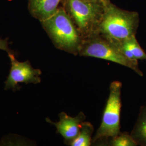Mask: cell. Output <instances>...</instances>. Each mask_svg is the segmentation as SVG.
Here are the masks:
<instances>
[{"mask_svg": "<svg viewBox=\"0 0 146 146\" xmlns=\"http://www.w3.org/2000/svg\"><path fill=\"white\" fill-rule=\"evenodd\" d=\"M139 23L137 12L122 9L110 1L104 5L103 15L94 34L118 46L135 36Z\"/></svg>", "mask_w": 146, "mask_h": 146, "instance_id": "1", "label": "cell"}, {"mask_svg": "<svg viewBox=\"0 0 146 146\" xmlns=\"http://www.w3.org/2000/svg\"><path fill=\"white\" fill-rule=\"evenodd\" d=\"M40 23L57 49L78 55L83 37L62 6H60L53 15Z\"/></svg>", "mask_w": 146, "mask_h": 146, "instance_id": "2", "label": "cell"}, {"mask_svg": "<svg viewBox=\"0 0 146 146\" xmlns=\"http://www.w3.org/2000/svg\"><path fill=\"white\" fill-rule=\"evenodd\" d=\"M61 3L83 38L94 34L102 18L105 4L91 0H62Z\"/></svg>", "mask_w": 146, "mask_h": 146, "instance_id": "3", "label": "cell"}, {"mask_svg": "<svg viewBox=\"0 0 146 146\" xmlns=\"http://www.w3.org/2000/svg\"><path fill=\"white\" fill-rule=\"evenodd\" d=\"M78 55L116 63L130 68L139 76H143V73L139 68L138 61L127 58L116 44L98 34L83 38Z\"/></svg>", "mask_w": 146, "mask_h": 146, "instance_id": "4", "label": "cell"}, {"mask_svg": "<svg viewBox=\"0 0 146 146\" xmlns=\"http://www.w3.org/2000/svg\"><path fill=\"white\" fill-rule=\"evenodd\" d=\"M120 81H113L110 87V95L104 109L101 123L94 136V142L100 140L113 139L120 132L121 89Z\"/></svg>", "mask_w": 146, "mask_h": 146, "instance_id": "5", "label": "cell"}, {"mask_svg": "<svg viewBox=\"0 0 146 146\" xmlns=\"http://www.w3.org/2000/svg\"><path fill=\"white\" fill-rule=\"evenodd\" d=\"M11 68L8 77L5 82V89H17L19 84H37L41 82V71L32 67L28 61L20 62L13 53H8Z\"/></svg>", "mask_w": 146, "mask_h": 146, "instance_id": "6", "label": "cell"}, {"mask_svg": "<svg viewBox=\"0 0 146 146\" xmlns=\"http://www.w3.org/2000/svg\"><path fill=\"white\" fill-rule=\"evenodd\" d=\"M59 117L60 121L58 122H54L49 118H47L46 121L55 126L57 132L62 136L65 143L69 145L78 135L81 123L85 120L86 116L83 112H80L76 117H72L62 112L59 114Z\"/></svg>", "mask_w": 146, "mask_h": 146, "instance_id": "7", "label": "cell"}, {"mask_svg": "<svg viewBox=\"0 0 146 146\" xmlns=\"http://www.w3.org/2000/svg\"><path fill=\"white\" fill-rule=\"evenodd\" d=\"M62 0H28V11L34 18L41 22L53 15Z\"/></svg>", "mask_w": 146, "mask_h": 146, "instance_id": "8", "label": "cell"}, {"mask_svg": "<svg viewBox=\"0 0 146 146\" xmlns=\"http://www.w3.org/2000/svg\"><path fill=\"white\" fill-rule=\"evenodd\" d=\"M121 52L129 59L134 61L146 60V53L137 42L135 36L131 37L117 46Z\"/></svg>", "mask_w": 146, "mask_h": 146, "instance_id": "9", "label": "cell"}, {"mask_svg": "<svg viewBox=\"0 0 146 146\" xmlns=\"http://www.w3.org/2000/svg\"><path fill=\"white\" fill-rule=\"evenodd\" d=\"M131 135L137 145L146 146V104L141 107L138 119Z\"/></svg>", "mask_w": 146, "mask_h": 146, "instance_id": "10", "label": "cell"}, {"mask_svg": "<svg viewBox=\"0 0 146 146\" xmlns=\"http://www.w3.org/2000/svg\"><path fill=\"white\" fill-rule=\"evenodd\" d=\"M94 127L89 122H82L78 135L71 141L69 145L72 146H89L92 144V136Z\"/></svg>", "mask_w": 146, "mask_h": 146, "instance_id": "11", "label": "cell"}, {"mask_svg": "<svg viewBox=\"0 0 146 146\" xmlns=\"http://www.w3.org/2000/svg\"><path fill=\"white\" fill-rule=\"evenodd\" d=\"M110 146H136L137 143L131 135L127 133H120L110 141Z\"/></svg>", "mask_w": 146, "mask_h": 146, "instance_id": "12", "label": "cell"}, {"mask_svg": "<svg viewBox=\"0 0 146 146\" xmlns=\"http://www.w3.org/2000/svg\"><path fill=\"white\" fill-rule=\"evenodd\" d=\"M9 43L7 39H1L0 38V50H5L8 53H11V51L8 47Z\"/></svg>", "mask_w": 146, "mask_h": 146, "instance_id": "13", "label": "cell"}, {"mask_svg": "<svg viewBox=\"0 0 146 146\" xmlns=\"http://www.w3.org/2000/svg\"><path fill=\"white\" fill-rule=\"evenodd\" d=\"M91 1H98V2H102L104 4H106L108 2L110 1V0H91Z\"/></svg>", "mask_w": 146, "mask_h": 146, "instance_id": "14", "label": "cell"}]
</instances>
